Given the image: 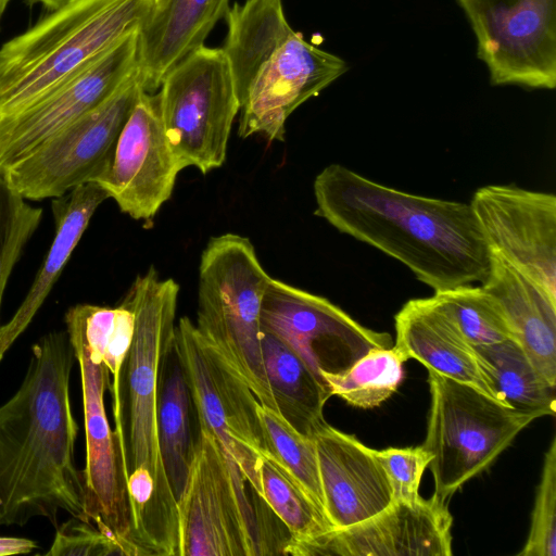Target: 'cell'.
Returning <instances> with one entry per match:
<instances>
[{
    "mask_svg": "<svg viewBox=\"0 0 556 556\" xmlns=\"http://www.w3.org/2000/svg\"><path fill=\"white\" fill-rule=\"evenodd\" d=\"M38 548L35 541L17 536H0V556L28 554Z\"/></svg>",
    "mask_w": 556,
    "mask_h": 556,
    "instance_id": "36",
    "label": "cell"
},
{
    "mask_svg": "<svg viewBox=\"0 0 556 556\" xmlns=\"http://www.w3.org/2000/svg\"><path fill=\"white\" fill-rule=\"evenodd\" d=\"M66 332L80 369L86 435V465L81 475L87 515L118 540L126 556H138L131 540L126 482L104 406L110 372L101 356L76 331L66 329Z\"/></svg>",
    "mask_w": 556,
    "mask_h": 556,
    "instance_id": "15",
    "label": "cell"
},
{
    "mask_svg": "<svg viewBox=\"0 0 556 556\" xmlns=\"http://www.w3.org/2000/svg\"><path fill=\"white\" fill-rule=\"evenodd\" d=\"M28 1L40 3L43 7H46L47 9H49L51 11H55V10H59L72 2H74L75 0H28Z\"/></svg>",
    "mask_w": 556,
    "mask_h": 556,
    "instance_id": "37",
    "label": "cell"
},
{
    "mask_svg": "<svg viewBox=\"0 0 556 556\" xmlns=\"http://www.w3.org/2000/svg\"><path fill=\"white\" fill-rule=\"evenodd\" d=\"M144 91L138 68L109 99L8 167L2 178L27 201L55 199L98 181L109 169L118 136Z\"/></svg>",
    "mask_w": 556,
    "mask_h": 556,
    "instance_id": "9",
    "label": "cell"
},
{
    "mask_svg": "<svg viewBox=\"0 0 556 556\" xmlns=\"http://www.w3.org/2000/svg\"><path fill=\"white\" fill-rule=\"evenodd\" d=\"M430 407L422 446L432 455L434 493L447 501L485 471L535 419L538 412L506 407L478 389L428 370Z\"/></svg>",
    "mask_w": 556,
    "mask_h": 556,
    "instance_id": "7",
    "label": "cell"
},
{
    "mask_svg": "<svg viewBox=\"0 0 556 556\" xmlns=\"http://www.w3.org/2000/svg\"><path fill=\"white\" fill-rule=\"evenodd\" d=\"M473 346L514 339L500 303L480 285H464L433 294Z\"/></svg>",
    "mask_w": 556,
    "mask_h": 556,
    "instance_id": "31",
    "label": "cell"
},
{
    "mask_svg": "<svg viewBox=\"0 0 556 556\" xmlns=\"http://www.w3.org/2000/svg\"><path fill=\"white\" fill-rule=\"evenodd\" d=\"M9 3V0H0V18L3 14V12L5 11V8Z\"/></svg>",
    "mask_w": 556,
    "mask_h": 556,
    "instance_id": "38",
    "label": "cell"
},
{
    "mask_svg": "<svg viewBox=\"0 0 556 556\" xmlns=\"http://www.w3.org/2000/svg\"><path fill=\"white\" fill-rule=\"evenodd\" d=\"M324 509L334 529L365 521L393 502L392 488L376 450L326 420L313 433Z\"/></svg>",
    "mask_w": 556,
    "mask_h": 556,
    "instance_id": "19",
    "label": "cell"
},
{
    "mask_svg": "<svg viewBox=\"0 0 556 556\" xmlns=\"http://www.w3.org/2000/svg\"><path fill=\"white\" fill-rule=\"evenodd\" d=\"M181 170L164 131L155 93L144 91L118 136L109 169L96 182L121 212L149 220L172 197Z\"/></svg>",
    "mask_w": 556,
    "mask_h": 556,
    "instance_id": "17",
    "label": "cell"
},
{
    "mask_svg": "<svg viewBox=\"0 0 556 556\" xmlns=\"http://www.w3.org/2000/svg\"><path fill=\"white\" fill-rule=\"evenodd\" d=\"M453 517L435 495L414 503L393 501L374 517L313 539H289L282 555L451 556Z\"/></svg>",
    "mask_w": 556,
    "mask_h": 556,
    "instance_id": "16",
    "label": "cell"
},
{
    "mask_svg": "<svg viewBox=\"0 0 556 556\" xmlns=\"http://www.w3.org/2000/svg\"><path fill=\"white\" fill-rule=\"evenodd\" d=\"M394 328L393 346L405 362L416 359L427 370L469 384L495 400L475 346L434 295L404 303L394 316Z\"/></svg>",
    "mask_w": 556,
    "mask_h": 556,
    "instance_id": "20",
    "label": "cell"
},
{
    "mask_svg": "<svg viewBox=\"0 0 556 556\" xmlns=\"http://www.w3.org/2000/svg\"><path fill=\"white\" fill-rule=\"evenodd\" d=\"M270 278L248 237L227 232L211 238L199 264L195 327L260 404L277 413L261 343V309Z\"/></svg>",
    "mask_w": 556,
    "mask_h": 556,
    "instance_id": "5",
    "label": "cell"
},
{
    "mask_svg": "<svg viewBox=\"0 0 556 556\" xmlns=\"http://www.w3.org/2000/svg\"><path fill=\"white\" fill-rule=\"evenodd\" d=\"M224 17L227 35L220 49L242 105L260 68L294 30L286 18L282 0L235 2Z\"/></svg>",
    "mask_w": 556,
    "mask_h": 556,
    "instance_id": "24",
    "label": "cell"
},
{
    "mask_svg": "<svg viewBox=\"0 0 556 556\" xmlns=\"http://www.w3.org/2000/svg\"><path fill=\"white\" fill-rule=\"evenodd\" d=\"M174 348L199 425L216 438L262 497L260 463L264 446L257 416L260 402L189 317H181L176 325Z\"/></svg>",
    "mask_w": 556,
    "mask_h": 556,
    "instance_id": "10",
    "label": "cell"
},
{
    "mask_svg": "<svg viewBox=\"0 0 556 556\" xmlns=\"http://www.w3.org/2000/svg\"><path fill=\"white\" fill-rule=\"evenodd\" d=\"M376 455L388 476L393 501L419 500L420 481L432 455L422 445L376 450Z\"/></svg>",
    "mask_w": 556,
    "mask_h": 556,
    "instance_id": "35",
    "label": "cell"
},
{
    "mask_svg": "<svg viewBox=\"0 0 556 556\" xmlns=\"http://www.w3.org/2000/svg\"><path fill=\"white\" fill-rule=\"evenodd\" d=\"M74 361L66 330L46 333L31 345L20 388L0 405V527L47 518L56 528L60 511L90 519L74 455Z\"/></svg>",
    "mask_w": 556,
    "mask_h": 556,
    "instance_id": "1",
    "label": "cell"
},
{
    "mask_svg": "<svg viewBox=\"0 0 556 556\" xmlns=\"http://www.w3.org/2000/svg\"><path fill=\"white\" fill-rule=\"evenodd\" d=\"M154 1V5H157V4H161L164 0H153Z\"/></svg>",
    "mask_w": 556,
    "mask_h": 556,
    "instance_id": "39",
    "label": "cell"
},
{
    "mask_svg": "<svg viewBox=\"0 0 556 556\" xmlns=\"http://www.w3.org/2000/svg\"><path fill=\"white\" fill-rule=\"evenodd\" d=\"M405 361L394 346L375 349L341 374L325 375L331 394L359 408H374L387 401L404 378Z\"/></svg>",
    "mask_w": 556,
    "mask_h": 556,
    "instance_id": "29",
    "label": "cell"
},
{
    "mask_svg": "<svg viewBox=\"0 0 556 556\" xmlns=\"http://www.w3.org/2000/svg\"><path fill=\"white\" fill-rule=\"evenodd\" d=\"M109 199L97 182L80 185L52 199L54 238L24 300L9 321L0 325V364L45 303L98 207Z\"/></svg>",
    "mask_w": 556,
    "mask_h": 556,
    "instance_id": "23",
    "label": "cell"
},
{
    "mask_svg": "<svg viewBox=\"0 0 556 556\" xmlns=\"http://www.w3.org/2000/svg\"><path fill=\"white\" fill-rule=\"evenodd\" d=\"M315 215L405 265L434 292L485 280L490 249L470 203L404 192L330 164L313 184Z\"/></svg>",
    "mask_w": 556,
    "mask_h": 556,
    "instance_id": "2",
    "label": "cell"
},
{
    "mask_svg": "<svg viewBox=\"0 0 556 556\" xmlns=\"http://www.w3.org/2000/svg\"><path fill=\"white\" fill-rule=\"evenodd\" d=\"M481 286L500 303L515 341L544 379L556 387V302L491 250L490 269Z\"/></svg>",
    "mask_w": 556,
    "mask_h": 556,
    "instance_id": "22",
    "label": "cell"
},
{
    "mask_svg": "<svg viewBox=\"0 0 556 556\" xmlns=\"http://www.w3.org/2000/svg\"><path fill=\"white\" fill-rule=\"evenodd\" d=\"M493 86L556 87V0H456Z\"/></svg>",
    "mask_w": 556,
    "mask_h": 556,
    "instance_id": "11",
    "label": "cell"
},
{
    "mask_svg": "<svg viewBox=\"0 0 556 556\" xmlns=\"http://www.w3.org/2000/svg\"><path fill=\"white\" fill-rule=\"evenodd\" d=\"M138 30L25 110L0 117V175L109 99L138 71Z\"/></svg>",
    "mask_w": 556,
    "mask_h": 556,
    "instance_id": "13",
    "label": "cell"
},
{
    "mask_svg": "<svg viewBox=\"0 0 556 556\" xmlns=\"http://www.w3.org/2000/svg\"><path fill=\"white\" fill-rule=\"evenodd\" d=\"M41 218L42 208L29 204L0 175V311L13 268Z\"/></svg>",
    "mask_w": 556,
    "mask_h": 556,
    "instance_id": "32",
    "label": "cell"
},
{
    "mask_svg": "<svg viewBox=\"0 0 556 556\" xmlns=\"http://www.w3.org/2000/svg\"><path fill=\"white\" fill-rule=\"evenodd\" d=\"M194 410L181 362L173 348L161 380L157 399V441L173 495L178 502L195 448L191 432Z\"/></svg>",
    "mask_w": 556,
    "mask_h": 556,
    "instance_id": "26",
    "label": "cell"
},
{
    "mask_svg": "<svg viewBox=\"0 0 556 556\" xmlns=\"http://www.w3.org/2000/svg\"><path fill=\"white\" fill-rule=\"evenodd\" d=\"M261 326L321 379L343 372L371 350L393 346L388 332L367 328L328 299L273 277L262 303Z\"/></svg>",
    "mask_w": 556,
    "mask_h": 556,
    "instance_id": "12",
    "label": "cell"
},
{
    "mask_svg": "<svg viewBox=\"0 0 556 556\" xmlns=\"http://www.w3.org/2000/svg\"><path fill=\"white\" fill-rule=\"evenodd\" d=\"M518 556L556 555V437L544 455L530 531Z\"/></svg>",
    "mask_w": 556,
    "mask_h": 556,
    "instance_id": "33",
    "label": "cell"
},
{
    "mask_svg": "<svg viewBox=\"0 0 556 556\" xmlns=\"http://www.w3.org/2000/svg\"><path fill=\"white\" fill-rule=\"evenodd\" d=\"M153 0H75L0 48V117L14 115L139 29Z\"/></svg>",
    "mask_w": 556,
    "mask_h": 556,
    "instance_id": "3",
    "label": "cell"
},
{
    "mask_svg": "<svg viewBox=\"0 0 556 556\" xmlns=\"http://www.w3.org/2000/svg\"><path fill=\"white\" fill-rule=\"evenodd\" d=\"M257 416L264 453L281 466L325 514L314 439L301 433L278 413L261 404Z\"/></svg>",
    "mask_w": 556,
    "mask_h": 556,
    "instance_id": "30",
    "label": "cell"
},
{
    "mask_svg": "<svg viewBox=\"0 0 556 556\" xmlns=\"http://www.w3.org/2000/svg\"><path fill=\"white\" fill-rule=\"evenodd\" d=\"M126 294L135 311V331L112 393L118 457L125 482L135 469H147L164 507L178 518L160 454L156 416L162 376L174 348L179 285L161 278L151 265L137 275Z\"/></svg>",
    "mask_w": 556,
    "mask_h": 556,
    "instance_id": "4",
    "label": "cell"
},
{
    "mask_svg": "<svg viewBox=\"0 0 556 556\" xmlns=\"http://www.w3.org/2000/svg\"><path fill=\"white\" fill-rule=\"evenodd\" d=\"M348 63L294 31L263 64L240 109L241 138L263 135L285 141L288 117L345 74Z\"/></svg>",
    "mask_w": 556,
    "mask_h": 556,
    "instance_id": "18",
    "label": "cell"
},
{
    "mask_svg": "<svg viewBox=\"0 0 556 556\" xmlns=\"http://www.w3.org/2000/svg\"><path fill=\"white\" fill-rule=\"evenodd\" d=\"M470 205L491 251L556 302V197L513 185H488Z\"/></svg>",
    "mask_w": 556,
    "mask_h": 556,
    "instance_id": "14",
    "label": "cell"
},
{
    "mask_svg": "<svg viewBox=\"0 0 556 556\" xmlns=\"http://www.w3.org/2000/svg\"><path fill=\"white\" fill-rule=\"evenodd\" d=\"M46 556L125 555L118 540L90 519L73 517L58 525Z\"/></svg>",
    "mask_w": 556,
    "mask_h": 556,
    "instance_id": "34",
    "label": "cell"
},
{
    "mask_svg": "<svg viewBox=\"0 0 556 556\" xmlns=\"http://www.w3.org/2000/svg\"><path fill=\"white\" fill-rule=\"evenodd\" d=\"M260 480L262 498L291 540H308L334 529L302 486L265 453L260 463Z\"/></svg>",
    "mask_w": 556,
    "mask_h": 556,
    "instance_id": "28",
    "label": "cell"
},
{
    "mask_svg": "<svg viewBox=\"0 0 556 556\" xmlns=\"http://www.w3.org/2000/svg\"><path fill=\"white\" fill-rule=\"evenodd\" d=\"M480 366L489 380L495 400L509 408L556 413L555 387L538 371L522 348L514 339L475 346Z\"/></svg>",
    "mask_w": 556,
    "mask_h": 556,
    "instance_id": "27",
    "label": "cell"
},
{
    "mask_svg": "<svg viewBox=\"0 0 556 556\" xmlns=\"http://www.w3.org/2000/svg\"><path fill=\"white\" fill-rule=\"evenodd\" d=\"M262 353L277 413L301 433L312 437L325 421L332 396L328 383L276 334L262 329Z\"/></svg>",
    "mask_w": 556,
    "mask_h": 556,
    "instance_id": "25",
    "label": "cell"
},
{
    "mask_svg": "<svg viewBox=\"0 0 556 556\" xmlns=\"http://www.w3.org/2000/svg\"><path fill=\"white\" fill-rule=\"evenodd\" d=\"M159 89L161 121L181 168L193 166L205 175L223 166L241 103L222 49L194 50Z\"/></svg>",
    "mask_w": 556,
    "mask_h": 556,
    "instance_id": "8",
    "label": "cell"
},
{
    "mask_svg": "<svg viewBox=\"0 0 556 556\" xmlns=\"http://www.w3.org/2000/svg\"><path fill=\"white\" fill-rule=\"evenodd\" d=\"M252 488L216 438L199 425L194 454L177 502L179 556L281 555ZM253 489V488H252Z\"/></svg>",
    "mask_w": 556,
    "mask_h": 556,
    "instance_id": "6",
    "label": "cell"
},
{
    "mask_svg": "<svg viewBox=\"0 0 556 556\" xmlns=\"http://www.w3.org/2000/svg\"><path fill=\"white\" fill-rule=\"evenodd\" d=\"M228 7V0H164L153 5L138 30V68L147 92L154 93L176 64L204 46Z\"/></svg>",
    "mask_w": 556,
    "mask_h": 556,
    "instance_id": "21",
    "label": "cell"
}]
</instances>
